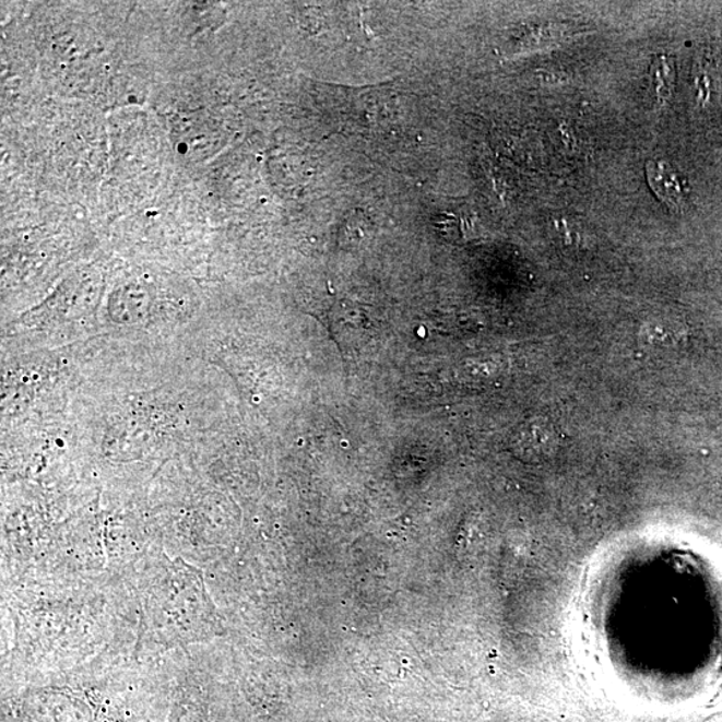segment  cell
<instances>
[{
  "label": "cell",
  "mask_w": 722,
  "mask_h": 722,
  "mask_svg": "<svg viewBox=\"0 0 722 722\" xmlns=\"http://www.w3.org/2000/svg\"><path fill=\"white\" fill-rule=\"evenodd\" d=\"M662 68L658 75V93L661 99L667 98L671 95L670 87L672 83V71L665 61H661Z\"/></svg>",
  "instance_id": "7a4b0ae2"
},
{
  "label": "cell",
  "mask_w": 722,
  "mask_h": 722,
  "mask_svg": "<svg viewBox=\"0 0 722 722\" xmlns=\"http://www.w3.org/2000/svg\"><path fill=\"white\" fill-rule=\"evenodd\" d=\"M647 175L653 192L672 209L682 208L685 196L676 173L664 161H649Z\"/></svg>",
  "instance_id": "6da1fadb"
}]
</instances>
